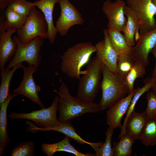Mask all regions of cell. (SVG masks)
<instances>
[{"label":"cell","mask_w":156,"mask_h":156,"mask_svg":"<svg viewBox=\"0 0 156 156\" xmlns=\"http://www.w3.org/2000/svg\"><path fill=\"white\" fill-rule=\"evenodd\" d=\"M96 52L95 45L90 42H81L68 48L60 56L61 71L71 79H79L86 70L81 69L90 60L93 53Z\"/></svg>","instance_id":"cell-1"},{"label":"cell","mask_w":156,"mask_h":156,"mask_svg":"<svg viewBox=\"0 0 156 156\" xmlns=\"http://www.w3.org/2000/svg\"><path fill=\"white\" fill-rule=\"evenodd\" d=\"M54 91L58 94L60 113L58 119L63 122L81 116L86 113H98L100 111L98 104L85 102L70 94L67 85L62 83L58 90Z\"/></svg>","instance_id":"cell-2"},{"label":"cell","mask_w":156,"mask_h":156,"mask_svg":"<svg viewBox=\"0 0 156 156\" xmlns=\"http://www.w3.org/2000/svg\"><path fill=\"white\" fill-rule=\"evenodd\" d=\"M102 75L101 84L102 94L98 103L101 111L109 108L128 93L124 79L110 70L103 64Z\"/></svg>","instance_id":"cell-3"},{"label":"cell","mask_w":156,"mask_h":156,"mask_svg":"<svg viewBox=\"0 0 156 156\" xmlns=\"http://www.w3.org/2000/svg\"><path fill=\"white\" fill-rule=\"evenodd\" d=\"M86 72L79 79L76 97L83 102H94L101 88L103 64L96 56L87 64Z\"/></svg>","instance_id":"cell-4"},{"label":"cell","mask_w":156,"mask_h":156,"mask_svg":"<svg viewBox=\"0 0 156 156\" xmlns=\"http://www.w3.org/2000/svg\"><path fill=\"white\" fill-rule=\"evenodd\" d=\"M47 24L43 14L34 6L26 22L16 33L20 42L25 44L37 36L47 38Z\"/></svg>","instance_id":"cell-5"},{"label":"cell","mask_w":156,"mask_h":156,"mask_svg":"<svg viewBox=\"0 0 156 156\" xmlns=\"http://www.w3.org/2000/svg\"><path fill=\"white\" fill-rule=\"evenodd\" d=\"M13 38L17 43V50L7 68L10 69L24 62L27 63L28 65L38 68L41 60L40 51L44 39L37 36L29 42L23 44L20 42L17 36H14Z\"/></svg>","instance_id":"cell-6"},{"label":"cell","mask_w":156,"mask_h":156,"mask_svg":"<svg viewBox=\"0 0 156 156\" xmlns=\"http://www.w3.org/2000/svg\"><path fill=\"white\" fill-rule=\"evenodd\" d=\"M59 104L58 95L54 97L51 105L47 108L34 111L28 113H17L11 112L9 116L11 119H25L34 121L42 128H49L57 126L60 122L56 113Z\"/></svg>","instance_id":"cell-7"},{"label":"cell","mask_w":156,"mask_h":156,"mask_svg":"<svg viewBox=\"0 0 156 156\" xmlns=\"http://www.w3.org/2000/svg\"><path fill=\"white\" fill-rule=\"evenodd\" d=\"M127 6L135 12L140 20V36L156 27V7L152 0H126Z\"/></svg>","instance_id":"cell-8"},{"label":"cell","mask_w":156,"mask_h":156,"mask_svg":"<svg viewBox=\"0 0 156 156\" xmlns=\"http://www.w3.org/2000/svg\"><path fill=\"white\" fill-rule=\"evenodd\" d=\"M58 3L60 14L55 27L57 33L61 36H65L71 27L82 25L84 20L79 11L69 0H59Z\"/></svg>","instance_id":"cell-9"},{"label":"cell","mask_w":156,"mask_h":156,"mask_svg":"<svg viewBox=\"0 0 156 156\" xmlns=\"http://www.w3.org/2000/svg\"><path fill=\"white\" fill-rule=\"evenodd\" d=\"M21 68L24 73L23 79L19 86L12 91V93L24 96L42 108H45L38 95L41 90L40 87L36 84L33 77L38 68L33 65H28L26 67L23 65Z\"/></svg>","instance_id":"cell-10"},{"label":"cell","mask_w":156,"mask_h":156,"mask_svg":"<svg viewBox=\"0 0 156 156\" xmlns=\"http://www.w3.org/2000/svg\"><path fill=\"white\" fill-rule=\"evenodd\" d=\"M136 42L131 47L129 54L135 62L146 67L149 62V54L156 45V27L140 35Z\"/></svg>","instance_id":"cell-11"},{"label":"cell","mask_w":156,"mask_h":156,"mask_svg":"<svg viewBox=\"0 0 156 156\" xmlns=\"http://www.w3.org/2000/svg\"><path fill=\"white\" fill-rule=\"evenodd\" d=\"M126 5V2L122 0L114 2L107 0L103 3L102 10L108 19L107 29L122 31L127 22L124 12Z\"/></svg>","instance_id":"cell-12"},{"label":"cell","mask_w":156,"mask_h":156,"mask_svg":"<svg viewBox=\"0 0 156 156\" xmlns=\"http://www.w3.org/2000/svg\"><path fill=\"white\" fill-rule=\"evenodd\" d=\"M27 125L29 126L27 130L33 133L39 131H54L59 132L64 134L71 139L74 140L78 143L81 145L87 144L90 145L95 151L103 143V142H91L84 140L76 132L74 127L71 124V120L63 122H60L57 126L49 128L39 127L29 121L27 122Z\"/></svg>","instance_id":"cell-13"},{"label":"cell","mask_w":156,"mask_h":156,"mask_svg":"<svg viewBox=\"0 0 156 156\" xmlns=\"http://www.w3.org/2000/svg\"><path fill=\"white\" fill-rule=\"evenodd\" d=\"M103 33L104 39L98 42L95 45L96 56L109 70L117 74L118 55L111 44L107 29H104Z\"/></svg>","instance_id":"cell-14"},{"label":"cell","mask_w":156,"mask_h":156,"mask_svg":"<svg viewBox=\"0 0 156 156\" xmlns=\"http://www.w3.org/2000/svg\"><path fill=\"white\" fill-rule=\"evenodd\" d=\"M16 31L14 28L6 31L3 26H0V70L5 68L7 62L15 54L17 44L12 36Z\"/></svg>","instance_id":"cell-15"},{"label":"cell","mask_w":156,"mask_h":156,"mask_svg":"<svg viewBox=\"0 0 156 156\" xmlns=\"http://www.w3.org/2000/svg\"><path fill=\"white\" fill-rule=\"evenodd\" d=\"M136 90L122 98L110 107L107 112L106 122L109 127L115 129H121V121L124 115L126 113L131 99Z\"/></svg>","instance_id":"cell-16"},{"label":"cell","mask_w":156,"mask_h":156,"mask_svg":"<svg viewBox=\"0 0 156 156\" xmlns=\"http://www.w3.org/2000/svg\"><path fill=\"white\" fill-rule=\"evenodd\" d=\"M124 13L127 17L126 25L122 31L127 44L131 47L135 46L140 37L139 33L140 20L136 13L126 5L124 8Z\"/></svg>","instance_id":"cell-17"},{"label":"cell","mask_w":156,"mask_h":156,"mask_svg":"<svg viewBox=\"0 0 156 156\" xmlns=\"http://www.w3.org/2000/svg\"><path fill=\"white\" fill-rule=\"evenodd\" d=\"M59 0H39L33 2L43 14L47 24V38L50 43L55 42L57 33L53 23V12L55 4Z\"/></svg>","instance_id":"cell-18"},{"label":"cell","mask_w":156,"mask_h":156,"mask_svg":"<svg viewBox=\"0 0 156 156\" xmlns=\"http://www.w3.org/2000/svg\"><path fill=\"white\" fill-rule=\"evenodd\" d=\"M71 139L66 136L60 141L54 144H43L41 146L42 151L47 156H53L57 152L64 151L73 154L76 156H94L91 153H82L75 149L70 143Z\"/></svg>","instance_id":"cell-19"},{"label":"cell","mask_w":156,"mask_h":156,"mask_svg":"<svg viewBox=\"0 0 156 156\" xmlns=\"http://www.w3.org/2000/svg\"><path fill=\"white\" fill-rule=\"evenodd\" d=\"M17 95L9 94L5 101L0 105V156L3 155L10 140L7 131V110L11 100Z\"/></svg>","instance_id":"cell-20"},{"label":"cell","mask_w":156,"mask_h":156,"mask_svg":"<svg viewBox=\"0 0 156 156\" xmlns=\"http://www.w3.org/2000/svg\"><path fill=\"white\" fill-rule=\"evenodd\" d=\"M148 120L144 112L137 113L134 111L129 117L126 125V132L135 140L140 139Z\"/></svg>","instance_id":"cell-21"},{"label":"cell","mask_w":156,"mask_h":156,"mask_svg":"<svg viewBox=\"0 0 156 156\" xmlns=\"http://www.w3.org/2000/svg\"><path fill=\"white\" fill-rule=\"evenodd\" d=\"M154 79L152 77H148L144 80V86L142 88L138 87L131 99L128 109L126 112V116L124 119L121 131L118 138L120 139L126 133V125L127 120L131 114L133 112L136 103L140 97L145 92L148 91L151 88Z\"/></svg>","instance_id":"cell-22"},{"label":"cell","mask_w":156,"mask_h":156,"mask_svg":"<svg viewBox=\"0 0 156 156\" xmlns=\"http://www.w3.org/2000/svg\"><path fill=\"white\" fill-rule=\"evenodd\" d=\"M120 139L118 142L113 141V156H131L133 145L135 139L126 132Z\"/></svg>","instance_id":"cell-23"},{"label":"cell","mask_w":156,"mask_h":156,"mask_svg":"<svg viewBox=\"0 0 156 156\" xmlns=\"http://www.w3.org/2000/svg\"><path fill=\"white\" fill-rule=\"evenodd\" d=\"M2 16L6 31L12 28L20 29L26 22L28 17L17 13L8 7Z\"/></svg>","instance_id":"cell-24"},{"label":"cell","mask_w":156,"mask_h":156,"mask_svg":"<svg viewBox=\"0 0 156 156\" xmlns=\"http://www.w3.org/2000/svg\"><path fill=\"white\" fill-rule=\"evenodd\" d=\"M23 63L16 66L11 70L4 68L1 70V82L0 86V105L3 103L9 95L10 81L16 71L21 68Z\"/></svg>","instance_id":"cell-25"},{"label":"cell","mask_w":156,"mask_h":156,"mask_svg":"<svg viewBox=\"0 0 156 156\" xmlns=\"http://www.w3.org/2000/svg\"><path fill=\"white\" fill-rule=\"evenodd\" d=\"M107 30L111 44L117 55L123 53L129 54L131 47L127 44L125 36L116 30Z\"/></svg>","instance_id":"cell-26"},{"label":"cell","mask_w":156,"mask_h":156,"mask_svg":"<svg viewBox=\"0 0 156 156\" xmlns=\"http://www.w3.org/2000/svg\"><path fill=\"white\" fill-rule=\"evenodd\" d=\"M140 139L145 146L156 145V119L148 120Z\"/></svg>","instance_id":"cell-27"},{"label":"cell","mask_w":156,"mask_h":156,"mask_svg":"<svg viewBox=\"0 0 156 156\" xmlns=\"http://www.w3.org/2000/svg\"><path fill=\"white\" fill-rule=\"evenodd\" d=\"M146 67L135 62L134 65L124 79L125 84L128 90V94L135 89L134 84L137 78L143 77L145 73Z\"/></svg>","instance_id":"cell-28"},{"label":"cell","mask_w":156,"mask_h":156,"mask_svg":"<svg viewBox=\"0 0 156 156\" xmlns=\"http://www.w3.org/2000/svg\"><path fill=\"white\" fill-rule=\"evenodd\" d=\"M135 63L133 58L127 53H123L118 55L117 63V74L124 79Z\"/></svg>","instance_id":"cell-29"},{"label":"cell","mask_w":156,"mask_h":156,"mask_svg":"<svg viewBox=\"0 0 156 156\" xmlns=\"http://www.w3.org/2000/svg\"><path fill=\"white\" fill-rule=\"evenodd\" d=\"M34 6L33 2L25 0H13L8 7L17 13L28 16Z\"/></svg>","instance_id":"cell-30"},{"label":"cell","mask_w":156,"mask_h":156,"mask_svg":"<svg viewBox=\"0 0 156 156\" xmlns=\"http://www.w3.org/2000/svg\"><path fill=\"white\" fill-rule=\"evenodd\" d=\"M114 129L109 127L105 132L106 140L103 144L95 151L96 156H113L111 139Z\"/></svg>","instance_id":"cell-31"},{"label":"cell","mask_w":156,"mask_h":156,"mask_svg":"<svg viewBox=\"0 0 156 156\" xmlns=\"http://www.w3.org/2000/svg\"><path fill=\"white\" fill-rule=\"evenodd\" d=\"M34 144L32 141L21 143L12 150L11 156H34Z\"/></svg>","instance_id":"cell-32"},{"label":"cell","mask_w":156,"mask_h":156,"mask_svg":"<svg viewBox=\"0 0 156 156\" xmlns=\"http://www.w3.org/2000/svg\"><path fill=\"white\" fill-rule=\"evenodd\" d=\"M147 101L146 109L144 111L148 120L156 118V94L151 90L146 95Z\"/></svg>","instance_id":"cell-33"},{"label":"cell","mask_w":156,"mask_h":156,"mask_svg":"<svg viewBox=\"0 0 156 156\" xmlns=\"http://www.w3.org/2000/svg\"><path fill=\"white\" fill-rule=\"evenodd\" d=\"M151 53L154 56L155 59V63L154 69L153 70L152 77L154 79H156V45L152 49Z\"/></svg>","instance_id":"cell-34"},{"label":"cell","mask_w":156,"mask_h":156,"mask_svg":"<svg viewBox=\"0 0 156 156\" xmlns=\"http://www.w3.org/2000/svg\"><path fill=\"white\" fill-rule=\"evenodd\" d=\"M13 0H0V9L3 10L7 8Z\"/></svg>","instance_id":"cell-35"},{"label":"cell","mask_w":156,"mask_h":156,"mask_svg":"<svg viewBox=\"0 0 156 156\" xmlns=\"http://www.w3.org/2000/svg\"><path fill=\"white\" fill-rule=\"evenodd\" d=\"M151 90L156 94V79H154Z\"/></svg>","instance_id":"cell-36"},{"label":"cell","mask_w":156,"mask_h":156,"mask_svg":"<svg viewBox=\"0 0 156 156\" xmlns=\"http://www.w3.org/2000/svg\"><path fill=\"white\" fill-rule=\"evenodd\" d=\"M153 3L156 7V0H152ZM155 16H156V14Z\"/></svg>","instance_id":"cell-37"},{"label":"cell","mask_w":156,"mask_h":156,"mask_svg":"<svg viewBox=\"0 0 156 156\" xmlns=\"http://www.w3.org/2000/svg\"></svg>","instance_id":"cell-38"}]
</instances>
